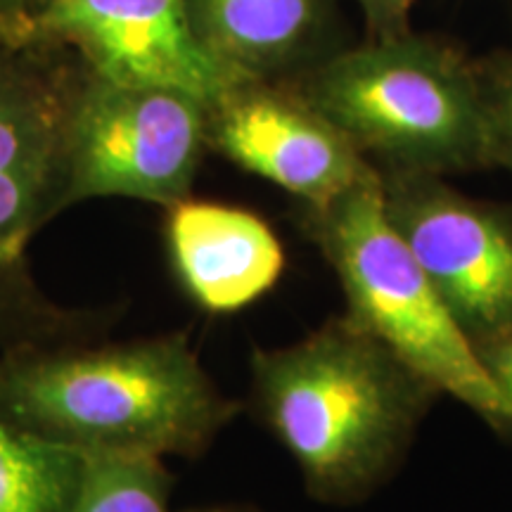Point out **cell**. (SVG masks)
<instances>
[{
  "label": "cell",
  "mask_w": 512,
  "mask_h": 512,
  "mask_svg": "<svg viewBox=\"0 0 512 512\" xmlns=\"http://www.w3.org/2000/svg\"><path fill=\"white\" fill-rule=\"evenodd\" d=\"M36 22V0H0V38L31 46Z\"/></svg>",
  "instance_id": "obj_17"
},
{
  "label": "cell",
  "mask_w": 512,
  "mask_h": 512,
  "mask_svg": "<svg viewBox=\"0 0 512 512\" xmlns=\"http://www.w3.org/2000/svg\"><path fill=\"white\" fill-rule=\"evenodd\" d=\"M299 228L344 292L358 328L387 344L441 394L453 396L498 432L512 420L501 394L411 247L384 209L380 171L323 204H299Z\"/></svg>",
  "instance_id": "obj_5"
},
{
  "label": "cell",
  "mask_w": 512,
  "mask_h": 512,
  "mask_svg": "<svg viewBox=\"0 0 512 512\" xmlns=\"http://www.w3.org/2000/svg\"><path fill=\"white\" fill-rule=\"evenodd\" d=\"M174 477L164 458L145 453H83L62 512H169Z\"/></svg>",
  "instance_id": "obj_12"
},
{
  "label": "cell",
  "mask_w": 512,
  "mask_h": 512,
  "mask_svg": "<svg viewBox=\"0 0 512 512\" xmlns=\"http://www.w3.org/2000/svg\"><path fill=\"white\" fill-rule=\"evenodd\" d=\"M48 3H53V0H36V15H38V10H41V8H46Z\"/></svg>",
  "instance_id": "obj_19"
},
{
  "label": "cell",
  "mask_w": 512,
  "mask_h": 512,
  "mask_svg": "<svg viewBox=\"0 0 512 512\" xmlns=\"http://www.w3.org/2000/svg\"><path fill=\"white\" fill-rule=\"evenodd\" d=\"M83 453L0 422V512H62Z\"/></svg>",
  "instance_id": "obj_13"
},
{
  "label": "cell",
  "mask_w": 512,
  "mask_h": 512,
  "mask_svg": "<svg viewBox=\"0 0 512 512\" xmlns=\"http://www.w3.org/2000/svg\"><path fill=\"white\" fill-rule=\"evenodd\" d=\"M166 216V247L185 292L209 313H233L278 283L285 249L252 211L183 200Z\"/></svg>",
  "instance_id": "obj_10"
},
{
  "label": "cell",
  "mask_w": 512,
  "mask_h": 512,
  "mask_svg": "<svg viewBox=\"0 0 512 512\" xmlns=\"http://www.w3.org/2000/svg\"><path fill=\"white\" fill-rule=\"evenodd\" d=\"M389 221L470 344L512 328V209L441 176L384 174Z\"/></svg>",
  "instance_id": "obj_7"
},
{
  "label": "cell",
  "mask_w": 512,
  "mask_h": 512,
  "mask_svg": "<svg viewBox=\"0 0 512 512\" xmlns=\"http://www.w3.org/2000/svg\"><path fill=\"white\" fill-rule=\"evenodd\" d=\"M207 102L131 86L83 64L67 124L64 207L126 197L171 209L188 200L207 150Z\"/></svg>",
  "instance_id": "obj_6"
},
{
  "label": "cell",
  "mask_w": 512,
  "mask_h": 512,
  "mask_svg": "<svg viewBox=\"0 0 512 512\" xmlns=\"http://www.w3.org/2000/svg\"><path fill=\"white\" fill-rule=\"evenodd\" d=\"M491 166L512 176V50L477 64Z\"/></svg>",
  "instance_id": "obj_14"
},
{
  "label": "cell",
  "mask_w": 512,
  "mask_h": 512,
  "mask_svg": "<svg viewBox=\"0 0 512 512\" xmlns=\"http://www.w3.org/2000/svg\"><path fill=\"white\" fill-rule=\"evenodd\" d=\"M384 174L491 166L477 64L411 31L335 50L285 81Z\"/></svg>",
  "instance_id": "obj_3"
},
{
  "label": "cell",
  "mask_w": 512,
  "mask_h": 512,
  "mask_svg": "<svg viewBox=\"0 0 512 512\" xmlns=\"http://www.w3.org/2000/svg\"><path fill=\"white\" fill-rule=\"evenodd\" d=\"M200 512H254L245 508H211V510H200Z\"/></svg>",
  "instance_id": "obj_18"
},
{
  "label": "cell",
  "mask_w": 512,
  "mask_h": 512,
  "mask_svg": "<svg viewBox=\"0 0 512 512\" xmlns=\"http://www.w3.org/2000/svg\"><path fill=\"white\" fill-rule=\"evenodd\" d=\"M207 147L278 185L299 204H323L375 166L285 81L242 79L207 107Z\"/></svg>",
  "instance_id": "obj_9"
},
{
  "label": "cell",
  "mask_w": 512,
  "mask_h": 512,
  "mask_svg": "<svg viewBox=\"0 0 512 512\" xmlns=\"http://www.w3.org/2000/svg\"><path fill=\"white\" fill-rule=\"evenodd\" d=\"M354 3L375 38H389L411 31L408 19H411L415 0H354Z\"/></svg>",
  "instance_id": "obj_16"
},
{
  "label": "cell",
  "mask_w": 512,
  "mask_h": 512,
  "mask_svg": "<svg viewBox=\"0 0 512 512\" xmlns=\"http://www.w3.org/2000/svg\"><path fill=\"white\" fill-rule=\"evenodd\" d=\"M472 349H475L484 373L489 375V380L494 382L503 403L508 406L512 420V328L484 339V342L475 344Z\"/></svg>",
  "instance_id": "obj_15"
},
{
  "label": "cell",
  "mask_w": 512,
  "mask_h": 512,
  "mask_svg": "<svg viewBox=\"0 0 512 512\" xmlns=\"http://www.w3.org/2000/svg\"><path fill=\"white\" fill-rule=\"evenodd\" d=\"M34 38L110 81L176 88L207 105L242 81L195 34L185 0H53L38 10Z\"/></svg>",
  "instance_id": "obj_8"
},
{
  "label": "cell",
  "mask_w": 512,
  "mask_h": 512,
  "mask_svg": "<svg viewBox=\"0 0 512 512\" xmlns=\"http://www.w3.org/2000/svg\"><path fill=\"white\" fill-rule=\"evenodd\" d=\"M83 62L67 48L0 38V354L83 344L105 316L41 290L31 240L64 207L67 124Z\"/></svg>",
  "instance_id": "obj_4"
},
{
  "label": "cell",
  "mask_w": 512,
  "mask_h": 512,
  "mask_svg": "<svg viewBox=\"0 0 512 512\" xmlns=\"http://www.w3.org/2000/svg\"><path fill=\"white\" fill-rule=\"evenodd\" d=\"M252 403L323 505H358L396 475L441 394L347 316L299 342L254 349Z\"/></svg>",
  "instance_id": "obj_1"
},
{
  "label": "cell",
  "mask_w": 512,
  "mask_h": 512,
  "mask_svg": "<svg viewBox=\"0 0 512 512\" xmlns=\"http://www.w3.org/2000/svg\"><path fill=\"white\" fill-rule=\"evenodd\" d=\"M238 413L185 332L0 354V422L79 453L197 458Z\"/></svg>",
  "instance_id": "obj_2"
},
{
  "label": "cell",
  "mask_w": 512,
  "mask_h": 512,
  "mask_svg": "<svg viewBox=\"0 0 512 512\" xmlns=\"http://www.w3.org/2000/svg\"><path fill=\"white\" fill-rule=\"evenodd\" d=\"M192 29L240 79L292 81L335 53V0H185Z\"/></svg>",
  "instance_id": "obj_11"
}]
</instances>
